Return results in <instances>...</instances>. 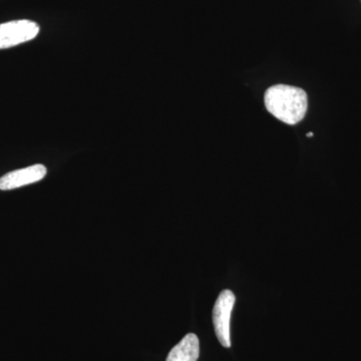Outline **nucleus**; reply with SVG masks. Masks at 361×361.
I'll return each mask as SVG.
<instances>
[{"instance_id":"nucleus-1","label":"nucleus","mask_w":361,"mask_h":361,"mask_svg":"<svg viewBox=\"0 0 361 361\" xmlns=\"http://www.w3.org/2000/svg\"><path fill=\"white\" fill-rule=\"evenodd\" d=\"M264 102L271 115L287 125L301 122L308 108L306 92L292 85H273L265 92Z\"/></svg>"},{"instance_id":"nucleus-2","label":"nucleus","mask_w":361,"mask_h":361,"mask_svg":"<svg viewBox=\"0 0 361 361\" xmlns=\"http://www.w3.org/2000/svg\"><path fill=\"white\" fill-rule=\"evenodd\" d=\"M235 304V295L232 291L221 292L213 310V324L216 336L224 348H231L230 337V319Z\"/></svg>"},{"instance_id":"nucleus-3","label":"nucleus","mask_w":361,"mask_h":361,"mask_svg":"<svg viewBox=\"0 0 361 361\" xmlns=\"http://www.w3.org/2000/svg\"><path fill=\"white\" fill-rule=\"evenodd\" d=\"M39 26L32 20H13L0 25V49H9L37 37Z\"/></svg>"},{"instance_id":"nucleus-4","label":"nucleus","mask_w":361,"mask_h":361,"mask_svg":"<svg viewBox=\"0 0 361 361\" xmlns=\"http://www.w3.org/2000/svg\"><path fill=\"white\" fill-rule=\"evenodd\" d=\"M47 173V168L42 164L13 171L0 178V190L8 191V190L18 189V188L39 182L40 180L44 179Z\"/></svg>"},{"instance_id":"nucleus-5","label":"nucleus","mask_w":361,"mask_h":361,"mask_svg":"<svg viewBox=\"0 0 361 361\" xmlns=\"http://www.w3.org/2000/svg\"><path fill=\"white\" fill-rule=\"evenodd\" d=\"M200 355V343L196 334H187L173 348L166 361H197Z\"/></svg>"},{"instance_id":"nucleus-6","label":"nucleus","mask_w":361,"mask_h":361,"mask_svg":"<svg viewBox=\"0 0 361 361\" xmlns=\"http://www.w3.org/2000/svg\"><path fill=\"white\" fill-rule=\"evenodd\" d=\"M312 135H313V133H308V134H307L308 137H312Z\"/></svg>"}]
</instances>
